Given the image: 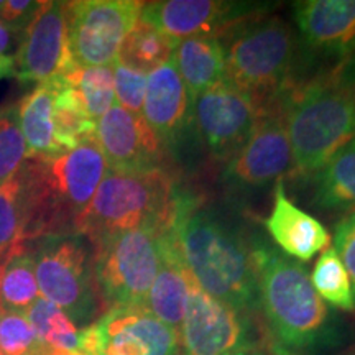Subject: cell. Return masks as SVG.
Wrapping results in <instances>:
<instances>
[{
  "label": "cell",
  "instance_id": "cell-1",
  "mask_svg": "<svg viewBox=\"0 0 355 355\" xmlns=\"http://www.w3.org/2000/svg\"><path fill=\"white\" fill-rule=\"evenodd\" d=\"M171 232L191 277L212 298L242 313L259 306L254 243L201 199L180 191Z\"/></svg>",
  "mask_w": 355,
  "mask_h": 355
},
{
  "label": "cell",
  "instance_id": "cell-2",
  "mask_svg": "<svg viewBox=\"0 0 355 355\" xmlns=\"http://www.w3.org/2000/svg\"><path fill=\"white\" fill-rule=\"evenodd\" d=\"M259 306L277 355H306L337 339L336 319L300 261L266 242L254 243Z\"/></svg>",
  "mask_w": 355,
  "mask_h": 355
},
{
  "label": "cell",
  "instance_id": "cell-3",
  "mask_svg": "<svg viewBox=\"0 0 355 355\" xmlns=\"http://www.w3.org/2000/svg\"><path fill=\"white\" fill-rule=\"evenodd\" d=\"M278 109L285 119L300 176L318 175L355 139V84L334 69L308 83L293 84L279 97Z\"/></svg>",
  "mask_w": 355,
  "mask_h": 355
},
{
  "label": "cell",
  "instance_id": "cell-4",
  "mask_svg": "<svg viewBox=\"0 0 355 355\" xmlns=\"http://www.w3.org/2000/svg\"><path fill=\"white\" fill-rule=\"evenodd\" d=\"M180 189L163 170L107 171L94 198L79 217L76 230L91 243L127 230L171 227Z\"/></svg>",
  "mask_w": 355,
  "mask_h": 355
},
{
  "label": "cell",
  "instance_id": "cell-5",
  "mask_svg": "<svg viewBox=\"0 0 355 355\" xmlns=\"http://www.w3.org/2000/svg\"><path fill=\"white\" fill-rule=\"evenodd\" d=\"M298 38L279 19L252 20L237 30L225 46L224 79L242 89L260 107L278 109V101L293 84Z\"/></svg>",
  "mask_w": 355,
  "mask_h": 355
},
{
  "label": "cell",
  "instance_id": "cell-6",
  "mask_svg": "<svg viewBox=\"0 0 355 355\" xmlns=\"http://www.w3.org/2000/svg\"><path fill=\"white\" fill-rule=\"evenodd\" d=\"M32 254L43 298L63 309L74 324L91 322L104 308L92 243L76 232L46 235L32 243Z\"/></svg>",
  "mask_w": 355,
  "mask_h": 355
},
{
  "label": "cell",
  "instance_id": "cell-7",
  "mask_svg": "<svg viewBox=\"0 0 355 355\" xmlns=\"http://www.w3.org/2000/svg\"><path fill=\"white\" fill-rule=\"evenodd\" d=\"M141 227L92 243L96 283L105 311L144 306L162 263V234Z\"/></svg>",
  "mask_w": 355,
  "mask_h": 355
},
{
  "label": "cell",
  "instance_id": "cell-8",
  "mask_svg": "<svg viewBox=\"0 0 355 355\" xmlns=\"http://www.w3.org/2000/svg\"><path fill=\"white\" fill-rule=\"evenodd\" d=\"M144 2L81 0L68 2V44L73 63L81 68L110 66L123 40L140 20Z\"/></svg>",
  "mask_w": 355,
  "mask_h": 355
},
{
  "label": "cell",
  "instance_id": "cell-9",
  "mask_svg": "<svg viewBox=\"0 0 355 355\" xmlns=\"http://www.w3.org/2000/svg\"><path fill=\"white\" fill-rule=\"evenodd\" d=\"M79 355H180V337L144 306L109 308L81 329Z\"/></svg>",
  "mask_w": 355,
  "mask_h": 355
},
{
  "label": "cell",
  "instance_id": "cell-10",
  "mask_svg": "<svg viewBox=\"0 0 355 355\" xmlns=\"http://www.w3.org/2000/svg\"><path fill=\"white\" fill-rule=\"evenodd\" d=\"M270 3L224 2V0H159L144 2L140 21L180 43L186 38H217L260 19Z\"/></svg>",
  "mask_w": 355,
  "mask_h": 355
},
{
  "label": "cell",
  "instance_id": "cell-11",
  "mask_svg": "<svg viewBox=\"0 0 355 355\" xmlns=\"http://www.w3.org/2000/svg\"><path fill=\"white\" fill-rule=\"evenodd\" d=\"M263 114L254 97L224 79L194 97L191 125L212 157L229 159L245 144Z\"/></svg>",
  "mask_w": 355,
  "mask_h": 355
},
{
  "label": "cell",
  "instance_id": "cell-12",
  "mask_svg": "<svg viewBox=\"0 0 355 355\" xmlns=\"http://www.w3.org/2000/svg\"><path fill=\"white\" fill-rule=\"evenodd\" d=\"M293 171L295 157L285 119L282 110L275 109L261 115L245 144L227 159L222 181L235 193H252L278 183Z\"/></svg>",
  "mask_w": 355,
  "mask_h": 355
},
{
  "label": "cell",
  "instance_id": "cell-13",
  "mask_svg": "<svg viewBox=\"0 0 355 355\" xmlns=\"http://www.w3.org/2000/svg\"><path fill=\"white\" fill-rule=\"evenodd\" d=\"M254 340L250 314L212 298L191 277L184 318L180 326L181 354L225 355Z\"/></svg>",
  "mask_w": 355,
  "mask_h": 355
},
{
  "label": "cell",
  "instance_id": "cell-14",
  "mask_svg": "<svg viewBox=\"0 0 355 355\" xmlns=\"http://www.w3.org/2000/svg\"><path fill=\"white\" fill-rule=\"evenodd\" d=\"M66 6L56 0L40 2L13 58V76L20 83H48L76 66L69 53Z\"/></svg>",
  "mask_w": 355,
  "mask_h": 355
},
{
  "label": "cell",
  "instance_id": "cell-15",
  "mask_svg": "<svg viewBox=\"0 0 355 355\" xmlns=\"http://www.w3.org/2000/svg\"><path fill=\"white\" fill-rule=\"evenodd\" d=\"M44 171L64 232H74L79 217L107 175V163L96 137L51 162H44Z\"/></svg>",
  "mask_w": 355,
  "mask_h": 355
},
{
  "label": "cell",
  "instance_id": "cell-16",
  "mask_svg": "<svg viewBox=\"0 0 355 355\" xmlns=\"http://www.w3.org/2000/svg\"><path fill=\"white\" fill-rule=\"evenodd\" d=\"M96 140L110 171L162 170L163 145L141 114L114 104L96 122Z\"/></svg>",
  "mask_w": 355,
  "mask_h": 355
},
{
  "label": "cell",
  "instance_id": "cell-17",
  "mask_svg": "<svg viewBox=\"0 0 355 355\" xmlns=\"http://www.w3.org/2000/svg\"><path fill=\"white\" fill-rule=\"evenodd\" d=\"M293 13L309 53L339 63L355 55V0H301Z\"/></svg>",
  "mask_w": 355,
  "mask_h": 355
},
{
  "label": "cell",
  "instance_id": "cell-18",
  "mask_svg": "<svg viewBox=\"0 0 355 355\" xmlns=\"http://www.w3.org/2000/svg\"><path fill=\"white\" fill-rule=\"evenodd\" d=\"M193 99L173 61L152 71L146 81L141 115L165 146H175L191 125Z\"/></svg>",
  "mask_w": 355,
  "mask_h": 355
},
{
  "label": "cell",
  "instance_id": "cell-19",
  "mask_svg": "<svg viewBox=\"0 0 355 355\" xmlns=\"http://www.w3.org/2000/svg\"><path fill=\"white\" fill-rule=\"evenodd\" d=\"M265 229L283 255L298 261L313 260L331 243V235L321 222L288 198L283 180L275 183L272 211Z\"/></svg>",
  "mask_w": 355,
  "mask_h": 355
},
{
  "label": "cell",
  "instance_id": "cell-20",
  "mask_svg": "<svg viewBox=\"0 0 355 355\" xmlns=\"http://www.w3.org/2000/svg\"><path fill=\"white\" fill-rule=\"evenodd\" d=\"M191 275L178 252L171 227L162 234V263L144 308L158 321L180 331L188 301Z\"/></svg>",
  "mask_w": 355,
  "mask_h": 355
},
{
  "label": "cell",
  "instance_id": "cell-21",
  "mask_svg": "<svg viewBox=\"0 0 355 355\" xmlns=\"http://www.w3.org/2000/svg\"><path fill=\"white\" fill-rule=\"evenodd\" d=\"M53 101L55 87L51 81H48L37 84V87L19 104V121L26 144V158L51 162L64 155L55 135Z\"/></svg>",
  "mask_w": 355,
  "mask_h": 355
},
{
  "label": "cell",
  "instance_id": "cell-22",
  "mask_svg": "<svg viewBox=\"0 0 355 355\" xmlns=\"http://www.w3.org/2000/svg\"><path fill=\"white\" fill-rule=\"evenodd\" d=\"M178 73L183 79L191 99L207 87L224 81L225 46L219 38H186L173 53Z\"/></svg>",
  "mask_w": 355,
  "mask_h": 355
},
{
  "label": "cell",
  "instance_id": "cell-23",
  "mask_svg": "<svg viewBox=\"0 0 355 355\" xmlns=\"http://www.w3.org/2000/svg\"><path fill=\"white\" fill-rule=\"evenodd\" d=\"M313 206L329 212H355V139L314 175Z\"/></svg>",
  "mask_w": 355,
  "mask_h": 355
},
{
  "label": "cell",
  "instance_id": "cell-24",
  "mask_svg": "<svg viewBox=\"0 0 355 355\" xmlns=\"http://www.w3.org/2000/svg\"><path fill=\"white\" fill-rule=\"evenodd\" d=\"M38 293L32 248L17 243L0 263V313L26 314Z\"/></svg>",
  "mask_w": 355,
  "mask_h": 355
},
{
  "label": "cell",
  "instance_id": "cell-25",
  "mask_svg": "<svg viewBox=\"0 0 355 355\" xmlns=\"http://www.w3.org/2000/svg\"><path fill=\"white\" fill-rule=\"evenodd\" d=\"M55 87L53 121L55 135L61 152L68 153L83 141L96 137V121L89 117L83 97L76 87L66 84L61 78L51 79Z\"/></svg>",
  "mask_w": 355,
  "mask_h": 355
},
{
  "label": "cell",
  "instance_id": "cell-26",
  "mask_svg": "<svg viewBox=\"0 0 355 355\" xmlns=\"http://www.w3.org/2000/svg\"><path fill=\"white\" fill-rule=\"evenodd\" d=\"M176 44L153 26L139 20L123 40L117 61L140 73H152L171 60Z\"/></svg>",
  "mask_w": 355,
  "mask_h": 355
},
{
  "label": "cell",
  "instance_id": "cell-27",
  "mask_svg": "<svg viewBox=\"0 0 355 355\" xmlns=\"http://www.w3.org/2000/svg\"><path fill=\"white\" fill-rule=\"evenodd\" d=\"M40 339L51 349L68 350L79 355L81 347V329L71 321L63 309L48 300L38 298L25 314Z\"/></svg>",
  "mask_w": 355,
  "mask_h": 355
},
{
  "label": "cell",
  "instance_id": "cell-28",
  "mask_svg": "<svg viewBox=\"0 0 355 355\" xmlns=\"http://www.w3.org/2000/svg\"><path fill=\"white\" fill-rule=\"evenodd\" d=\"M66 84L76 87L83 97L89 117L99 121L115 102L114 66H73L68 73L60 76Z\"/></svg>",
  "mask_w": 355,
  "mask_h": 355
},
{
  "label": "cell",
  "instance_id": "cell-29",
  "mask_svg": "<svg viewBox=\"0 0 355 355\" xmlns=\"http://www.w3.org/2000/svg\"><path fill=\"white\" fill-rule=\"evenodd\" d=\"M309 279L324 303L345 313H354L355 303L347 270L334 248L327 247L322 252Z\"/></svg>",
  "mask_w": 355,
  "mask_h": 355
},
{
  "label": "cell",
  "instance_id": "cell-30",
  "mask_svg": "<svg viewBox=\"0 0 355 355\" xmlns=\"http://www.w3.org/2000/svg\"><path fill=\"white\" fill-rule=\"evenodd\" d=\"M26 158V144L19 121V104L0 109V184L19 173Z\"/></svg>",
  "mask_w": 355,
  "mask_h": 355
},
{
  "label": "cell",
  "instance_id": "cell-31",
  "mask_svg": "<svg viewBox=\"0 0 355 355\" xmlns=\"http://www.w3.org/2000/svg\"><path fill=\"white\" fill-rule=\"evenodd\" d=\"M0 352L3 355H50L25 314L0 313Z\"/></svg>",
  "mask_w": 355,
  "mask_h": 355
},
{
  "label": "cell",
  "instance_id": "cell-32",
  "mask_svg": "<svg viewBox=\"0 0 355 355\" xmlns=\"http://www.w3.org/2000/svg\"><path fill=\"white\" fill-rule=\"evenodd\" d=\"M17 243H21V212L19 183L13 176L0 184V260L6 259Z\"/></svg>",
  "mask_w": 355,
  "mask_h": 355
},
{
  "label": "cell",
  "instance_id": "cell-33",
  "mask_svg": "<svg viewBox=\"0 0 355 355\" xmlns=\"http://www.w3.org/2000/svg\"><path fill=\"white\" fill-rule=\"evenodd\" d=\"M114 66V89L115 97L123 109L133 114H141L146 92L148 76L140 71L132 69L121 61H115Z\"/></svg>",
  "mask_w": 355,
  "mask_h": 355
},
{
  "label": "cell",
  "instance_id": "cell-34",
  "mask_svg": "<svg viewBox=\"0 0 355 355\" xmlns=\"http://www.w3.org/2000/svg\"><path fill=\"white\" fill-rule=\"evenodd\" d=\"M334 250L347 270L355 303V212L344 217L334 230Z\"/></svg>",
  "mask_w": 355,
  "mask_h": 355
},
{
  "label": "cell",
  "instance_id": "cell-35",
  "mask_svg": "<svg viewBox=\"0 0 355 355\" xmlns=\"http://www.w3.org/2000/svg\"><path fill=\"white\" fill-rule=\"evenodd\" d=\"M40 2L32 0H7L0 2V24L13 33H24L33 19Z\"/></svg>",
  "mask_w": 355,
  "mask_h": 355
},
{
  "label": "cell",
  "instance_id": "cell-36",
  "mask_svg": "<svg viewBox=\"0 0 355 355\" xmlns=\"http://www.w3.org/2000/svg\"><path fill=\"white\" fill-rule=\"evenodd\" d=\"M20 40H21V33H13L0 24V60H6V58H15L13 50H15V46L17 50H19Z\"/></svg>",
  "mask_w": 355,
  "mask_h": 355
},
{
  "label": "cell",
  "instance_id": "cell-37",
  "mask_svg": "<svg viewBox=\"0 0 355 355\" xmlns=\"http://www.w3.org/2000/svg\"><path fill=\"white\" fill-rule=\"evenodd\" d=\"M225 355H277V354L270 349L268 344H261L259 340H254V343H248Z\"/></svg>",
  "mask_w": 355,
  "mask_h": 355
},
{
  "label": "cell",
  "instance_id": "cell-38",
  "mask_svg": "<svg viewBox=\"0 0 355 355\" xmlns=\"http://www.w3.org/2000/svg\"><path fill=\"white\" fill-rule=\"evenodd\" d=\"M6 76H13V58L0 60V79Z\"/></svg>",
  "mask_w": 355,
  "mask_h": 355
},
{
  "label": "cell",
  "instance_id": "cell-39",
  "mask_svg": "<svg viewBox=\"0 0 355 355\" xmlns=\"http://www.w3.org/2000/svg\"><path fill=\"white\" fill-rule=\"evenodd\" d=\"M50 355H78L74 352H68V350H60V349H51Z\"/></svg>",
  "mask_w": 355,
  "mask_h": 355
},
{
  "label": "cell",
  "instance_id": "cell-40",
  "mask_svg": "<svg viewBox=\"0 0 355 355\" xmlns=\"http://www.w3.org/2000/svg\"><path fill=\"white\" fill-rule=\"evenodd\" d=\"M347 355H355V349H354V350H350V352H349Z\"/></svg>",
  "mask_w": 355,
  "mask_h": 355
},
{
  "label": "cell",
  "instance_id": "cell-41",
  "mask_svg": "<svg viewBox=\"0 0 355 355\" xmlns=\"http://www.w3.org/2000/svg\"><path fill=\"white\" fill-rule=\"evenodd\" d=\"M0 355H3V354H2V352H0Z\"/></svg>",
  "mask_w": 355,
  "mask_h": 355
},
{
  "label": "cell",
  "instance_id": "cell-42",
  "mask_svg": "<svg viewBox=\"0 0 355 355\" xmlns=\"http://www.w3.org/2000/svg\"><path fill=\"white\" fill-rule=\"evenodd\" d=\"M0 263H2V260H0Z\"/></svg>",
  "mask_w": 355,
  "mask_h": 355
},
{
  "label": "cell",
  "instance_id": "cell-43",
  "mask_svg": "<svg viewBox=\"0 0 355 355\" xmlns=\"http://www.w3.org/2000/svg\"><path fill=\"white\" fill-rule=\"evenodd\" d=\"M354 84H355V81H354Z\"/></svg>",
  "mask_w": 355,
  "mask_h": 355
}]
</instances>
